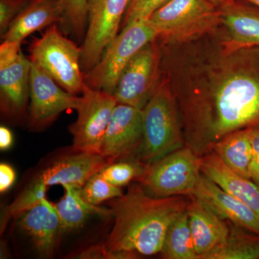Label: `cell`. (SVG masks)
<instances>
[{
    "mask_svg": "<svg viewBox=\"0 0 259 259\" xmlns=\"http://www.w3.org/2000/svg\"><path fill=\"white\" fill-rule=\"evenodd\" d=\"M223 47L208 83L174 95L185 145L199 157L227 135L259 127V47Z\"/></svg>",
    "mask_w": 259,
    "mask_h": 259,
    "instance_id": "obj_1",
    "label": "cell"
},
{
    "mask_svg": "<svg viewBox=\"0 0 259 259\" xmlns=\"http://www.w3.org/2000/svg\"><path fill=\"white\" fill-rule=\"evenodd\" d=\"M190 200L187 196L154 197L141 184L131 185L110 203L115 223L105 245L115 253H161L168 227Z\"/></svg>",
    "mask_w": 259,
    "mask_h": 259,
    "instance_id": "obj_2",
    "label": "cell"
},
{
    "mask_svg": "<svg viewBox=\"0 0 259 259\" xmlns=\"http://www.w3.org/2000/svg\"><path fill=\"white\" fill-rule=\"evenodd\" d=\"M144 141L137 160L144 165L185 147L176 100L166 78L142 109Z\"/></svg>",
    "mask_w": 259,
    "mask_h": 259,
    "instance_id": "obj_3",
    "label": "cell"
},
{
    "mask_svg": "<svg viewBox=\"0 0 259 259\" xmlns=\"http://www.w3.org/2000/svg\"><path fill=\"white\" fill-rule=\"evenodd\" d=\"M163 44H182L211 35L221 25L219 8L209 0H170L147 20Z\"/></svg>",
    "mask_w": 259,
    "mask_h": 259,
    "instance_id": "obj_4",
    "label": "cell"
},
{
    "mask_svg": "<svg viewBox=\"0 0 259 259\" xmlns=\"http://www.w3.org/2000/svg\"><path fill=\"white\" fill-rule=\"evenodd\" d=\"M32 62L38 65L56 83L72 95L83 93L85 87L81 67V47L63 35L56 24L29 47Z\"/></svg>",
    "mask_w": 259,
    "mask_h": 259,
    "instance_id": "obj_5",
    "label": "cell"
},
{
    "mask_svg": "<svg viewBox=\"0 0 259 259\" xmlns=\"http://www.w3.org/2000/svg\"><path fill=\"white\" fill-rule=\"evenodd\" d=\"M157 36V32L147 20L126 25L109 44L93 69L83 74L85 84L113 94L125 66L143 47Z\"/></svg>",
    "mask_w": 259,
    "mask_h": 259,
    "instance_id": "obj_6",
    "label": "cell"
},
{
    "mask_svg": "<svg viewBox=\"0 0 259 259\" xmlns=\"http://www.w3.org/2000/svg\"><path fill=\"white\" fill-rule=\"evenodd\" d=\"M199 157L188 146L144 165L137 179L148 193L154 197H191L200 175Z\"/></svg>",
    "mask_w": 259,
    "mask_h": 259,
    "instance_id": "obj_7",
    "label": "cell"
},
{
    "mask_svg": "<svg viewBox=\"0 0 259 259\" xmlns=\"http://www.w3.org/2000/svg\"><path fill=\"white\" fill-rule=\"evenodd\" d=\"M117 104L113 94L94 90L85 84L76 109L77 119L69 127L74 152H100Z\"/></svg>",
    "mask_w": 259,
    "mask_h": 259,
    "instance_id": "obj_8",
    "label": "cell"
},
{
    "mask_svg": "<svg viewBox=\"0 0 259 259\" xmlns=\"http://www.w3.org/2000/svg\"><path fill=\"white\" fill-rule=\"evenodd\" d=\"M21 44L3 40L0 46V107L8 118L25 116L30 101L31 61L20 50Z\"/></svg>",
    "mask_w": 259,
    "mask_h": 259,
    "instance_id": "obj_9",
    "label": "cell"
},
{
    "mask_svg": "<svg viewBox=\"0 0 259 259\" xmlns=\"http://www.w3.org/2000/svg\"><path fill=\"white\" fill-rule=\"evenodd\" d=\"M132 0H89L88 29L81 47L83 74L101 59L104 51L118 35Z\"/></svg>",
    "mask_w": 259,
    "mask_h": 259,
    "instance_id": "obj_10",
    "label": "cell"
},
{
    "mask_svg": "<svg viewBox=\"0 0 259 259\" xmlns=\"http://www.w3.org/2000/svg\"><path fill=\"white\" fill-rule=\"evenodd\" d=\"M160 61L156 39L143 47L122 71L113 93L117 103L144 108L159 83Z\"/></svg>",
    "mask_w": 259,
    "mask_h": 259,
    "instance_id": "obj_11",
    "label": "cell"
},
{
    "mask_svg": "<svg viewBox=\"0 0 259 259\" xmlns=\"http://www.w3.org/2000/svg\"><path fill=\"white\" fill-rule=\"evenodd\" d=\"M79 102V97L61 88L38 65L31 61L28 111L30 128H45L63 112L76 110Z\"/></svg>",
    "mask_w": 259,
    "mask_h": 259,
    "instance_id": "obj_12",
    "label": "cell"
},
{
    "mask_svg": "<svg viewBox=\"0 0 259 259\" xmlns=\"http://www.w3.org/2000/svg\"><path fill=\"white\" fill-rule=\"evenodd\" d=\"M143 141L142 109L117 103L99 153L109 164L126 161L139 156Z\"/></svg>",
    "mask_w": 259,
    "mask_h": 259,
    "instance_id": "obj_13",
    "label": "cell"
},
{
    "mask_svg": "<svg viewBox=\"0 0 259 259\" xmlns=\"http://www.w3.org/2000/svg\"><path fill=\"white\" fill-rule=\"evenodd\" d=\"M190 197L197 199L222 219L243 227L259 236V218L255 213L202 174Z\"/></svg>",
    "mask_w": 259,
    "mask_h": 259,
    "instance_id": "obj_14",
    "label": "cell"
},
{
    "mask_svg": "<svg viewBox=\"0 0 259 259\" xmlns=\"http://www.w3.org/2000/svg\"><path fill=\"white\" fill-rule=\"evenodd\" d=\"M226 30L223 44L231 49L259 47V8L245 0H227L220 7Z\"/></svg>",
    "mask_w": 259,
    "mask_h": 259,
    "instance_id": "obj_15",
    "label": "cell"
},
{
    "mask_svg": "<svg viewBox=\"0 0 259 259\" xmlns=\"http://www.w3.org/2000/svg\"><path fill=\"white\" fill-rule=\"evenodd\" d=\"M187 210L196 253L199 259H207L226 243L229 234V222L194 197H191Z\"/></svg>",
    "mask_w": 259,
    "mask_h": 259,
    "instance_id": "obj_16",
    "label": "cell"
},
{
    "mask_svg": "<svg viewBox=\"0 0 259 259\" xmlns=\"http://www.w3.org/2000/svg\"><path fill=\"white\" fill-rule=\"evenodd\" d=\"M18 226L42 256L54 254L61 232L60 217L55 204L47 198L18 218Z\"/></svg>",
    "mask_w": 259,
    "mask_h": 259,
    "instance_id": "obj_17",
    "label": "cell"
},
{
    "mask_svg": "<svg viewBox=\"0 0 259 259\" xmlns=\"http://www.w3.org/2000/svg\"><path fill=\"white\" fill-rule=\"evenodd\" d=\"M108 165L100 153L75 152L56 161L38 177L48 187L70 185L83 187L90 177Z\"/></svg>",
    "mask_w": 259,
    "mask_h": 259,
    "instance_id": "obj_18",
    "label": "cell"
},
{
    "mask_svg": "<svg viewBox=\"0 0 259 259\" xmlns=\"http://www.w3.org/2000/svg\"><path fill=\"white\" fill-rule=\"evenodd\" d=\"M202 175L246 204L259 218V186L231 169L215 153L199 157Z\"/></svg>",
    "mask_w": 259,
    "mask_h": 259,
    "instance_id": "obj_19",
    "label": "cell"
},
{
    "mask_svg": "<svg viewBox=\"0 0 259 259\" xmlns=\"http://www.w3.org/2000/svg\"><path fill=\"white\" fill-rule=\"evenodd\" d=\"M63 17L60 0H32L15 18L2 38L21 44L30 34L63 20Z\"/></svg>",
    "mask_w": 259,
    "mask_h": 259,
    "instance_id": "obj_20",
    "label": "cell"
},
{
    "mask_svg": "<svg viewBox=\"0 0 259 259\" xmlns=\"http://www.w3.org/2000/svg\"><path fill=\"white\" fill-rule=\"evenodd\" d=\"M62 187L65 190L64 197L55 204L60 217L62 233L82 228L90 214H97L105 217L112 214L111 209L101 208L87 202L81 194L82 187L70 185Z\"/></svg>",
    "mask_w": 259,
    "mask_h": 259,
    "instance_id": "obj_21",
    "label": "cell"
},
{
    "mask_svg": "<svg viewBox=\"0 0 259 259\" xmlns=\"http://www.w3.org/2000/svg\"><path fill=\"white\" fill-rule=\"evenodd\" d=\"M252 129L240 130L227 135L212 148L213 152L231 169L248 180H250Z\"/></svg>",
    "mask_w": 259,
    "mask_h": 259,
    "instance_id": "obj_22",
    "label": "cell"
},
{
    "mask_svg": "<svg viewBox=\"0 0 259 259\" xmlns=\"http://www.w3.org/2000/svg\"><path fill=\"white\" fill-rule=\"evenodd\" d=\"M160 253L165 259H199L187 210L179 215L168 227Z\"/></svg>",
    "mask_w": 259,
    "mask_h": 259,
    "instance_id": "obj_23",
    "label": "cell"
},
{
    "mask_svg": "<svg viewBox=\"0 0 259 259\" xmlns=\"http://www.w3.org/2000/svg\"><path fill=\"white\" fill-rule=\"evenodd\" d=\"M229 226L226 243L207 259H259L258 235L231 222Z\"/></svg>",
    "mask_w": 259,
    "mask_h": 259,
    "instance_id": "obj_24",
    "label": "cell"
},
{
    "mask_svg": "<svg viewBox=\"0 0 259 259\" xmlns=\"http://www.w3.org/2000/svg\"><path fill=\"white\" fill-rule=\"evenodd\" d=\"M48 186L39 177L33 181L9 206L5 209L1 220V232L10 220L18 219L46 198Z\"/></svg>",
    "mask_w": 259,
    "mask_h": 259,
    "instance_id": "obj_25",
    "label": "cell"
},
{
    "mask_svg": "<svg viewBox=\"0 0 259 259\" xmlns=\"http://www.w3.org/2000/svg\"><path fill=\"white\" fill-rule=\"evenodd\" d=\"M81 194L87 202L95 206L123 194L120 187L112 185L104 178L100 172L89 179L81 188Z\"/></svg>",
    "mask_w": 259,
    "mask_h": 259,
    "instance_id": "obj_26",
    "label": "cell"
},
{
    "mask_svg": "<svg viewBox=\"0 0 259 259\" xmlns=\"http://www.w3.org/2000/svg\"><path fill=\"white\" fill-rule=\"evenodd\" d=\"M144 170V165L136 161H121L111 163L100 171L102 176L112 185L121 187L137 180Z\"/></svg>",
    "mask_w": 259,
    "mask_h": 259,
    "instance_id": "obj_27",
    "label": "cell"
},
{
    "mask_svg": "<svg viewBox=\"0 0 259 259\" xmlns=\"http://www.w3.org/2000/svg\"><path fill=\"white\" fill-rule=\"evenodd\" d=\"M89 0H60L64 17L78 38L85 35L88 29V6Z\"/></svg>",
    "mask_w": 259,
    "mask_h": 259,
    "instance_id": "obj_28",
    "label": "cell"
},
{
    "mask_svg": "<svg viewBox=\"0 0 259 259\" xmlns=\"http://www.w3.org/2000/svg\"><path fill=\"white\" fill-rule=\"evenodd\" d=\"M170 0H132L121 24V29L130 24L146 21L156 10Z\"/></svg>",
    "mask_w": 259,
    "mask_h": 259,
    "instance_id": "obj_29",
    "label": "cell"
},
{
    "mask_svg": "<svg viewBox=\"0 0 259 259\" xmlns=\"http://www.w3.org/2000/svg\"><path fill=\"white\" fill-rule=\"evenodd\" d=\"M32 0H0V33L4 35L13 20Z\"/></svg>",
    "mask_w": 259,
    "mask_h": 259,
    "instance_id": "obj_30",
    "label": "cell"
},
{
    "mask_svg": "<svg viewBox=\"0 0 259 259\" xmlns=\"http://www.w3.org/2000/svg\"><path fill=\"white\" fill-rule=\"evenodd\" d=\"M137 253H115L110 251L105 245H97L90 247L81 253L82 258H135Z\"/></svg>",
    "mask_w": 259,
    "mask_h": 259,
    "instance_id": "obj_31",
    "label": "cell"
},
{
    "mask_svg": "<svg viewBox=\"0 0 259 259\" xmlns=\"http://www.w3.org/2000/svg\"><path fill=\"white\" fill-rule=\"evenodd\" d=\"M250 180L259 186V127L252 129Z\"/></svg>",
    "mask_w": 259,
    "mask_h": 259,
    "instance_id": "obj_32",
    "label": "cell"
},
{
    "mask_svg": "<svg viewBox=\"0 0 259 259\" xmlns=\"http://www.w3.org/2000/svg\"><path fill=\"white\" fill-rule=\"evenodd\" d=\"M15 180V173L13 167L7 163L0 164V192L2 193L9 190Z\"/></svg>",
    "mask_w": 259,
    "mask_h": 259,
    "instance_id": "obj_33",
    "label": "cell"
},
{
    "mask_svg": "<svg viewBox=\"0 0 259 259\" xmlns=\"http://www.w3.org/2000/svg\"><path fill=\"white\" fill-rule=\"evenodd\" d=\"M13 143V136L11 131L5 126L0 127V148L5 151L11 147Z\"/></svg>",
    "mask_w": 259,
    "mask_h": 259,
    "instance_id": "obj_34",
    "label": "cell"
},
{
    "mask_svg": "<svg viewBox=\"0 0 259 259\" xmlns=\"http://www.w3.org/2000/svg\"><path fill=\"white\" fill-rule=\"evenodd\" d=\"M209 1L212 2L213 4L216 5L218 8H220L221 5H223L225 3H226L227 0H209Z\"/></svg>",
    "mask_w": 259,
    "mask_h": 259,
    "instance_id": "obj_35",
    "label": "cell"
},
{
    "mask_svg": "<svg viewBox=\"0 0 259 259\" xmlns=\"http://www.w3.org/2000/svg\"><path fill=\"white\" fill-rule=\"evenodd\" d=\"M245 1L248 2V3H251V4L254 5L259 8V0H245Z\"/></svg>",
    "mask_w": 259,
    "mask_h": 259,
    "instance_id": "obj_36",
    "label": "cell"
}]
</instances>
